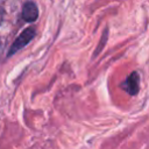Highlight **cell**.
I'll list each match as a JSON object with an SVG mask.
<instances>
[{
	"mask_svg": "<svg viewBox=\"0 0 149 149\" xmlns=\"http://www.w3.org/2000/svg\"><path fill=\"white\" fill-rule=\"evenodd\" d=\"M35 36V29L33 27H29L27 29H24L20 35L19 37L15 40V42L13 43V45L10 47V50L8 52V56H12L13 54L17 52L19 50H21L23 47H26L31 40L33 37Z\"/></svg>",
	"mask_w": 149,
	"mask_h": 149,
	"instance_id": "6da1fadb",
	"label": "cell"
},
{
	"mask_svg": "<svg viewBox=\"0 0 149 149\" xmlns=\"http://www.w3.org/2000/svg\"><path fill=\"white\" fill-rule=\"evenodd\" d=\"M121 87L125 91H127L130 95H135L139 92V88H140V77H139V73L137 72H133L126 79V81L122 83Z\"/></svg>",
	"mask_w": 149,
	"mask_h": 149,
	"instance_id": "7a4b0ae2",
	"label": "cell"
},
{
	"mask_svg": "<svg viewBox=\"0 0 149 149\" xmlns=\"http://www.w3.org/2000/svg\"><path fill=\"white\" fill-rule=\"evenodd\" d=\"M37 16H38L37 6L33 1H27L23 5V9H22V17L24 19V21L33 22L37 19Z\"/></svg>",
	"mask_w": 149,
	"mask_h": 149,
	"instance_id": "3957f363",
	"label": "cell"
},
{
	"mask_svg": "<svg viewBox=\"0 0 149 149\" xmlns=\"http://www.w3.org/2000/svg\"><path fill=\"white\" fill-rule=\"evenodd\" d=\"M2 20H3V10H2V8H1V6H0V26H1V23H2Z\"/></svg>",
	"mask_w": 149,
	"mask_h": 149,
	"instance_id": "277c9868",
	"label": "cell"
}]
</instances>
